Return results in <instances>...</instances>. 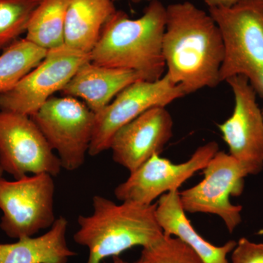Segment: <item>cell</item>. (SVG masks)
Returning <instances> with one entry per match:
<instances>
[{"instance_id":"6da1fadb","label":"cell","mask_w":263,"mask_h":263,"mask_svg":"<svg viewBox=\"0 0 263 263\" xmlns=\"http://www.w3.org/2000/svg\"><path fill=\"white\" fill-rule=\"evenodd\" d=\"M162 42L165 75L185 95L221 83L224 43L209 13L190 2L167 5Z\"/></svg>"},{"instance_id":"7c38bea8","label":"cell","mask_w":263,"mask_h":263,"mask_svg":"<svg viewBox=\"0 0 263 263\" xmlns=\"http://www.w3.org/2000/svg\"><path fill=\"white\" fill-rule=\"evenodd\" d=\"M235 99L233 114L219 124L229 155L257 175L263 169V115L257 102V92L243 76L226 81Z\"/></svg>"},{"instance_id":"4316f807","label":"cell","mask_w":263,"mask_h":263,"mask_svg":"<svg viewBox=\"0 0 263 263\" xmlns=\"http://www.w3.org/2000/svg\"><path fill=\"white\" fill-rule=\"evenodd\" d=\"M262 115H263V110H262Z\"/></svg>"},{"instance_id":"5bb4252c","label":"cell","mask_w":263,"mask_h":263,"mask_svg":"<svg viewBox=\"0 0 263 263\" xmlns=\"http://www.w3.org/2000/svg\"><path fill=\"white\" fill-rule=\"evenodd\" d=\"M140 80H143V78L135 71L89 61L77 70L61 93L64 96L81 99L96 115L124 88Z\"/></svg>"},{"instance_id":"2e32d148","label":"cell","mask_w":263,"mask_h":263,"mask_svg":"<svg viewBox=\"0 0 263 263\" xmlns=\"http://www.w3.org/2000/svg\"><path fill=\"white\" fill-rule=\"evenodd\" d=\"M68 221L56 219L46 233L27 237L13 243H0V263H67L76 252L67 243Z\"/></svg>"},{"instance_id":"cb8c5ba5","label":"cell","mask_w":263,"mask_h":263,"mask_svg":"<svg viewBox=\"0 0 263 263\" xmlns=\"http://www.w3.org/2000/svg\"><path fill=\"white\" fill-rule=\"evenodd\" d=\"M113 259H112V263H129L127 262V261L124 260V259L119 257V256L118 257H112Z\"/></svg>"},{"instance_id":"ffe728a7","label":"cell","mask_w":263,"mask_h":263,"mask_svg":"<svg viewBox=\"0 0 263 263\" xmlns=\"http://www.w3.org/2000/svg\"><path fill=\"white\" fill-rule=\"evenodd\" d=\"M41 0H0V51L20 39Z\"/></svg>"},{"instance_id":"9c48e42d","label":"cell","mask_w":263,"mask_h":263,"mask_svg":"<svg viewBox=\"0 0 263 263\" xmlns=\"http://www.w3.org/2000/svg\"><path fill=\"white\" fill-rule=\"evenodd\" d=\"M0 167L15 179L29 174H48L55 177L62 169L60 158L32 118L3 110H0Z\"/></svg>"},{"instance_id":"d4e9b609","label":"cell","mask_w":263,"mask_h":263,"mask_svg":"<svg viewBox=\"0 0 263 263\" xmlns=\"http://www.w3.org/2000/svg\"><path fill=\"white\" fill-rule=\"evenodd\" d=\"M114 1H116V0H114ZM133 2H134V3H141V2H143V1H148V2H152V1H154V0H133Z\"/></svg>"},{"instance_id":"8fae6325","label":"cell","mask_w":263,"mask_h":263,"mask_svg":"<svg viewBox=\"0 0 263 263\" xmlns=\"http://www.w3.org/2000/svg\"><path fill=\"white\" fill-rule=\"evenodd\" d=\"M218 152V143L211 141L198 147L182 163H173L160 155H154L118 185L114 195L122 202L152 205L164 194L177 191L197 171H202Z\"/></svg>"},{"instance_id":"7402d4cb","label":"cell","mask_w":263,"mask_h":263,"mask_svg":"<svg viewBox=\"0 0 263 263\" xmlns=\"http://www.w3.org/2000/svg\"><path fill=\"white\" fill-rule=\"evenodd\" d=\"M231 253V263H263V243H254L246 238L237 242Z\"/></svg>"},{"instance_id":"603a6c76","label":"cell","mask_w":263,"mask_h":263,"mask_svg":"<svg viewBox=\"0 0 263 263\" xmlns=\"http://www.w3.org/2000/svg\"><path fill=\"white\" fill-rule=\"evenodd\" d=\"M236 0H203L209 8L214 6H228L234 3Z\"/></svg>"},{"instance_id":"30bf717a","label":"cell","mask_w":263,"mask_h":263,"mask_svg":"<svg viewBox=\"0 0 263 263\" xmlns=\"http://www.w3.org/2000/svg\"><path fill=\"white\" fill-rule=\"evenodd\" d=\"M184 96L181 86L165 74L157 81L140 80L129 85L96 114L89 155L93 157L108 150L114 134L142 114L155 107H166Z\"/></svg>"},{"instance_id":"8992f818","label":"cell","mask_w":263,"mask_h":263,"mask_svg":"<svg viewBox=\"0 0 263 263\" xmlns=\"http://www.w3.org/2000/svg\"><path fill=\"white\" fill-rule=\"evenodd\" d=\"M55 184L48 174L26 176L15 181L0 179V228L11 238L32 237L50 229L56 221Z\"/></svg>"},{"instance_id":"e0dca14e","label":"cell","mask_w":263,"mask_h":263,"mask_svg":"<svg viewBox=\"0 0 263 263\" xmlns=\"http://www.w3.org/2000/svg\"><path fill=\"white\" fill-rule=\"evenodd\" d=\"M114 0H69L65 15V45L90 53L104 25L117 8Z\"/></svg>"},{"instance_id":"3957f363","label":"cell","mask_w":263,"mask_h":263,"mask_svg":"<svg viewBox=\"0 0 263 263\" xmlns=\"http://www.w3.org/2000/svg\"><path fill=\"white\" fill-rule=\"evenodd\" d=\"M92 207L89 215L79 216V228L73 235L76 243L89 249L86 263H102L133 247L146 248L164 236L156 218V204H117L95 195Z\"/></svg>"},{"instance_id":"44dd1931","label":"cell","mask_w":263,"mask_h":263,"mask_svg":"<svg viewBox=\"0 0 263 263\" xmlns=\"http://www.w3.org/2000/svg\"><path fill=\"white\" fill-rule=\"evenodd\" d=\"M135 263H204L196 252L176 237L166 235L143 248Z\"/></svg>"},{"instance_id":"4fadbf2b","label":"cell","mask_w":263,"mask_h":263,"mask_svg":"<svg viewBox=\"0 0 263 263\" xmlns=\"http://www.w3.org/2000/svg\"><path fill=\"white\" fill-rule=\"evenodd\" d=\"M173 127L166 107L149 109L114 134L109 148L114 162L133 172L154 155H160L172 138Z\"/></svg>"},{"instance_id":"9a60e30c","label":"cell","mask_w":263,"mask_h":263,"mask_svg":"<svg viewBox=\"0 0 263 263\" xmlns=\"http://www.w3.org/2000/svg\"><path fill=\"white\" fill-rule=\"evenodd\" d=\"M156 218L164 234L179 238L196 252L204 263H229L228 255L236 246L235 240L216 247L199 234L186 216L180 200L179 192H170L156 204Z\"/></svg>"},{"instance_id":"5b68a950","label":"cell","mask_w":263,"mask_h":263,"mask_svg":"<svg viewBox=\"0 0 263 263\" xmlns=\"http://www.w3.org/2000/svg\"><path fill=\"white\" fill-rule=\"evenodd\" d=\"M30 117L57 154L62 168H80L89 152L94 112L79 99L52 97Z\"/></svg>"},{"instance_id":"7a4b0ae2","label":"cell","mask_w":263,"mask_h":263,"mask_svg":"<svg viewBox=\"0 0 263 263\" xmlns=\"http://www.w3.org/2000/svg\"><path fill=\"white\" fill-rule=\"evenodd\" d=\"M166 20L167 8L159 0L150 2L138 18L116 10L90 53L91 61L135 71L144 81L158 80L165 74L162 42Z\"/></svg>"},{"instance_id":"277c9868","label":"cell","mask_w":263,"mask_h":263,"mask_svg":"<svg viewBox=\"0 0 263 263\" xmlns=\"http://www.w3.org/2000/svg\"><path fill=\"white\" fill-rule=\"evenodd\" d=\"M224 43L221 81L243 76L263 98V0L209 8Z\"/></svg>"},{"instance_id":"484cf974","label":"cell","mask_w":263,"mask_h":263,"mask_svg":"<svg viewBox=\"0 0 263 263\" xmlns=\"http://www.w3.org/2000/svg\"><path fill=\"white\" fill-rule=\"evenodd\" d=\"M3 172H4V171H3V169H2L1 167H0V179H1V178H3Z\"/></svg>"},{"instance_id":"ac0fdd59","label":"cell","mask_w":263,"mask_h":263,"mask_svg":"<svg viewBox=\"0 0 263 263\" xmlns=\"http://www.w3.org/2000/svg\"><path fill=\"white\" fill-rule=\"evenodd\" d=\"M68 1L41 0L29 20L25 39L46 51L64 46Z\"/></svg>"},{"instance_id":"52a82bcc","label":"cell","mask_w":263,"mask_h":263,"mask_svg":"<svg viewBox=\"0 0 263 263\" xmlns=\"http://www.w3.org/2000/svg\"><path fill=\"white\" fill-rule=\"evenodd\" d=\"M200 183L179 193L185 212L214 214L219 216L227 229L233 233L242 221L241 205H233L230 196H239L245 187L249 170L234 157L219 152L202 169Z\"/></svg>"},{"instance_id":"d6986e66","label":"cell","mask_w":263,"mask_h":263,"mask_svg":"<svg viewBox=\"0 0 263 263\" xmlns=\"http://www.w3.org/2000/svg\"><path fill=\"white\" fill-rule=\"evenodd\" d=\"M0 55V94L14 87L37 67L48 51L27 39H18L3 50Z\"/></svg>"},{"instance_id":"ba28073f","label":"cell","mask_w":263,"mask_h":263,"mask_svg":"<svg viewBox=\"0 0 263 263\" xmlns=\"http://www.w3.org/2000/svg\"><path fill=\"white\" fill-rule=\"evenodd\" d=\"M91 61L90 53L64 45L48 51L42 62L14 87L0 94V110L33 115L68 84L77 70Z\"/></svg>"}]
</instances>
